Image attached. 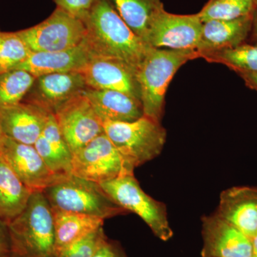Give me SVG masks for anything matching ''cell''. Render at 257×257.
<instances>
[{
  "label": "cell",
  "instance_id": "6da1fadb",
  "mask_svg": "<svg viewBox=\"0 0 257 257\" xmlns=\"http://www.w3.org/2000/svg\"><path fill=\"white\" fill-rule=\"evenodd\" d=\"M92 57L121 61L138 71L151 47L137 36L107 0H95L82 20Z\"/></svg>",
  "mask_w": 257,
  "mask_h": 257
},
{
  "label": "cell",
  "instance_id": "7a4b0ae2",
  "mask_svg": "<svg viewBox=\"0 0 257 257\" xmlns=\"http://www.w3.org/2000/svg\"><path fill=\"white\" fill-rule=\"evenodd\" d=\"M8 225L10 257H57L53 213L43 192H32L23 212Z\"/></svg>",
  "mask_w": 257,
  "mask_h": 257
},
{
  "label": "cell",
  "instance_id": "3957f363",
  "mask_svg": "<svg viewBox=\"0 0 257 257\" xmlns=\"http://www.w3.org/2000/svg\"><path fill=\"white\" fill-rule=\"evenodd\" d=\"M197 57L194 50L150 49L137 71L144 116L160 122L169 84L183 64Z\"/></svg>",
  "mask_w": 257,
  "mask_h": 257
},
{
  "label": "cell",
  "instance_id": "277c9868",
  "mask_svg": "<svg viewBox=\"0 0 257 257\" xmlns=\"http://www.w3.org/2000/svg\"><path fill=\"white\" fill-rule=\"evenodd\" d=\"M51 207L102 219L124 215L128 211L118 205L100 184L68 175L42 191Z\"/></svg>",
  "mask_w": 257,
  "mask_h": 257
},
{
  "label": "cell",
  "instance_id": "5b68a950",
  "mask_svg": "<svg viewBox=\"0 0 257 257\" xmlns=\"http://www.w3.org/2000/svg\"><path fill=\"white\" fill-rule=\"evenodd\" d=\"M104 133L134 168L160 155L167 132L159 121L143 116L131 122L104 121Z\"/></svg>",
  "mask_w": 257,
  "mask_h": 257
},
{
  "label": "cell",
  "instance_id": "8992f818",
  "mask_svg": "<svg viewBox=\"0 0 257 257\" xmlns=\"http://www.w3.org/2000/svg\"><path fill=\"white\" fill-rule=\"evenodd\" d=\"M100 185L118 205L140 216L157 238L164 241L172 239L174 233L169 222L167 206L147 194L134 174Z\"/></svg>",
  "mask_w": 257,
  "mask_h": 257
},
{
  "label": "cell",
  "instance_id": "52a82bcc",
  "mask_svg": "<svg viewBox=\"0 0 257 257\" xmlns=\"http://www.w3.org/2000/svg\"><path fill=\"white\" fill-rule=\"evenodd\" d=\"M134 170L105 133L74 152L72 157V175L99 184L133 175Z\"/></svg>",
  "mask_w": 257,
  "mask_h": 257
},
{
  "label": "cell",
  "instance_id": "ba28073f",
  "mask_svg": "<svg viewBox=\"0 0 257 257\" xmlns=\"http://www.w3.org/2000/svg\"><path fill=\"white\" fill-rule=\"evenodd\" d=\"M17 32L32 52L69 50L82 45L86 37L82 20L57 8L41 23Z\"/></svg>",
  "mask_w": 257,
  "mask_h": 257
},
{
  "label": "cell",
  "instance_id": "9c48e42d",
  "mask_svg": "<svg viewBox=\"0 0 257 257\" xmlns=\"http://www.w3.org/2000/svg\"><path fill=\"white\" fill-rule=\"evenodd\" d=\"M53 114L72 154L104 133L102 120L82 92L59 106Z\"/></svg>",
  "mask_w": 257,
  "mask_h": 257
},
{
  "label": "cell",
  "instance_id": "30bf717a",
  "mask_svg": "<svg viewBox=\"0 0 257 257\" xmlns=\"http://www.w3.org/2000/svg\"><path fill=\"white\" fill-rule=\"evenodd\" d=\"M203 23L199 15H175L160 11L149 32L147 44L157 49L197 51Z\"/></svg>",
  "mask_w": 257,
  "mask_h": 257
},
{
  "label": "cell",
  "instance_id": "8fae6325",
  "mask_svg": "<svg viewBox=\"0 0 257 257\" xmlns=\"http://www.w3.org/2000/svg\"><path fill=\"white\" fill-rule=\"evenodd\" d=\"M0 159L32 192H42L65 176L53 173L34 145L18 143L6 136Z\"/></svg>",
  "mask_w": 257,
  "mask_h": 257
},
{
  "label": "cell",
  "instance_id": "7c38bea8",
  "mask_svg": "<svg viewBox=\"0 0 257 257\" xmlns=\"http://www.w3.org/2000/svg\"><path fill=\"white\" fill-rule=\"evenodd\" d=\"M79 72L88 87L118 91L141 101L137 69L121 61L92 57Z\"/></svg>",
  "mask_w": 257,
  "mask_h": 257
},
{
  "label": "cell",
  "instance_id": "4fadbf2b",
  "mask_svg": "<svg viewBox=\"0 0 257 257\" xmlns=\"http://www.w3.org/2000/svg\"><path fill=\"white\" fill-rule=\"evenodd\" d=\"M202 257H253L251 239L215 214L202 219Z\"/></svg>",
  "mask_w": 257,
  "mask_h": 257
},
{
  "label": "cell",
  "instance_id": "5bb4252c",
  "mask_svg": "<svg viewBox=\"0 0 257 257\" xmlns=\"http://www.w3.org/2000/svg\"><path fill=\"white\" fill-rule=\"evenodd\" d=\"M87 87L80 72H59L36 77L23 101L41 106L50 113Z\"/></svg>",
  "mask_w": 257,
  "mask_h": 257
},
{
  "label": "cell",
  "instance_id": "9a60e30c",
  "mask_svg": "<svg viewBox=\"0 0 257 257\" xmlns=\"http://www.w3.org/2000/svg\"><path fill=\"white\" fill-rule=\"evenodd\" d=\"M214 214L253 239L257 235V187L240 186L225 189Z\"/></svg>",
  "mask_w": 257,
  "mask_h": 257
},
{
  "label": "cell",
  "instance_id": "2e32d148",
  "mask_svg": "<svg viewBox=\"0 0 257 257\" xmlns=\"http://www.w3.org/2000/svg\"><path fill=\"white\" fill-rule=\"evenodd\" d=\"M50 114L41 106L23 101L0 109V126L8 138L34 145L43 132Z\"/></svg>",
  "mask_w": 257,
  "mask_h": 257
},
{
  "label": "cell",
  "instance_id": "e0dca14e",
  "mask_svg": "<svg viewBox=\"0 0 257 257\" xmlns=\"http://www.w3.org/2000/svg\"><path fill=\"white\" fill-rule=\"evenodd\" d=\"M253 14L234 20H213L203 23L197 48L199 57L245 43L251 34Z\"/></svg>",
  "mask_w": 257,
  "mask_h": 257
},
{
  "label": "cell",
  "instance_id": "ac0fdd59",
  "mask_svg": "<svg viewBox=\"0 0 257 257\" xmlns=\"http://www.w3.org/2000/svg\"><path fill=\"white\" fill-rule=\"evenodd\" d=\"M82 92L103 122H131L144 116L142 101L124 93L88 87Z\"/></svg>",
  "mask_w": 257,
  "mask_h": 257
},
{
  "label": "cell",
  "instance_id": "d6986e66",
  "mask_svg": "<svg viewBox=\"0 0 257 257\" xmlns=\"http://www.w3.org/2000/svg\"><path fill=\"white\" fill-rule=\"evenodd\" d=\"M92 58L84 42L69 50L50 52H32L15 69H23L37 77L47 74L79 72Z\"/></svg>",
  "mask_w": 257,
  "mask_h": 257
},
{
  "label": "cell",
  "instance_id": "ffe728a7",
  "mask_svg": "<svg viewBox=\"0 0 257 257\" xmlns=\"http://www.w3.org/2000/svg\"><path fill=\"white\" fill-rule=\"evenodd\" d=\"M34 147L53 173L72 175L73 154L61 133L53 113L49 115L43 132Z\"/></svg>",
  "mask_w": 257,
  "mask_h": 257
},
{
  "label": "cell",
  "instance_id": "44dd1931",
  "mask_svg": "<svg viewBox=\"0 0 257 257\" xmlns=\"http://www.w3.org/2000/svg\"><path fill=\"white\" fill-rule=\"evenodd\" d=\"M52 213L57 257L69 245L102 227L104 224V219L96 216L54 209H52Z\"/></svg>",
  "mask_w": 257,
  "mask_h": 257
},
{
  "label": "cell",
  "instance_id": "7402d4cb",
  "mask_svg": "<svg viewBox=\"0 0 257 257\" xmlns=\"http://www.w3.org/2000/svg\"><path fill=\"white\" fill-rule=\"evenodd\" d=\"M107 1L132 31L147 44L149 32L154 19L165 9L162 0Z\"/></svg>",
  "mask_w": 257,
  "mask_h": 257
},
{
  "label": "cell",
  "instance_id": "603a6c76",
  "mask_svg": "<svg viewBox=\"0 0 257 257\" xmlns=\"http://www.w3.org/2000/svg\"><path fill=\"white\" fill-rule=\"evenodd\" d=\"M32 192L0 159V219L10 223L20 215Z\"/></svg>",
  "mask_w": 257,
  "mask_h": 257
},
{
  "label": "cell",
  "instance_id": "cb8c5ba5",
  "mask_svg": "<svg viewBox=\"0 0 257 257\" xmlns=\"http://www.w3.org/2000/svg\"><path fill=\"white\" fill-rule=\"evenodd\" d=\"M207 61L227 66L239 74L257 72V42L243 43L234 48L226 49L203 56Z\"/></svg>",
  "mask_w": 257,
  "mask_h": 257
},
{
  "label": "cell",
  "instance_id": "d4e9b609",
  "mask_svg": "<svg viewBox=\"0 0 257 257\" xmlns=\"http://www.w3.org/2000/svg\"><path fill=\"white\" fill-rule=\"evenodd\" d=\"M36 77L23 69L0 73V109L23 101Z\"/></svg>",
  "mask_w": 257,
  "mask_h": 257
},
{
  "label": "cell",
  "instance_id": "484cf974",
  "mask_svg": "<svg viewBox=\"0 0 257 257\" xmlns=\"http://www.w3.org/2000/svg\"><path fill=\"white\" fill-rule=\"evenodd\" d=\"M253 0H209L198 13L202 23L213 20H234L252 15Z\"/></svg>",
  "mask_w": 257,
  "mask_h": 257
},
{
  "label": "cell",
  "instance_id": "4316f807",
  "mask_svg": "<svg viewBox=\"0 0 257 257\" xmlns=\"http://www.w3.org/2000/svg\"><path fill=\"white\" fill-rule=\"evenodd\" d=\"M31 53L18 32L0 30V73L16 69Z\"/></svg>",
  "mask_w": 257,
  "mask_h": 257
},
{
  "label": "cell",
  "instance_id": "83f0119b",
  "mask_svg": "<svg viewBox=\"0 0 257 257\" xmlns=\"http://www.w3.org/2000/svg\"><path fill=\"white\" fill-rule=\"evenodd\" d=\"M106 239L102 226L69 245L57 257H93Z\"/></svg>",
  "mask_w": 257,
  "mask_h": 257
},
{
  "label": "cell",
  "instance_id": "f1b7e54d",
  "mask_svg": "<svg viewBox=\"0 0 257 257\" xmlns=\"http://www.w3.org/2000/svg\"><path fill=\"white\" fill-rule=\"evenodd\" d=\"M95 0H54L57 8L82 20L89 13Z\"/></svg>",
  "mask_w": 257,
  "mask_h": 257
},
{
  "label": "cell",
  "instance_id": "f546056e",
  "mask_svg": "<svg viewBox=\"0 0 257 257\" xmlns=\"http://www.w3.org/2000/svg\"><path fill=\"white\" fill-rule=\"evenodd\" d=\"M93 257H128L118 241L106 239Z\"/></svg>",
  "mask_w": 257,
  "mask_h": 257
},
{
  "label": "cell",
  "instance_id": "4dcf8cb0",
  "mask_svg": "<svg viewBox=\"0 0 257 257\" xmlns=\"http://www.w3.org/2000/svg\"><path fill=\"white\" fill-rule=\"evenodd\" d=\"M11 256V239L9 225L0 219V257Z\"/></svg>",
  "mask_w": 257,
  "mask_h": 257
},
{
  "label": "cell",
  "instance_id": "1f68e13d",
  "mask_svg": "<svg viewBox=\"0 0 257 257\" xmlns=\"http://www.w3.org/2000/svg\"><path fill=\"white\" fill-rule=\"evenodd\" d=\"M241 78L246 82V86L257 91V72L239 74Z\"/></svg>",
  "mask_w": 257,
  "mask_h": 257
},
{
  "label": "cell",
  "instance_id": "d6a6232c",
  "mask_svg": "<svg viewBox=\"0 0 257 257\" xmlns=\"http://www.w3.org/2000/svg\"><path fill=\"white\" fill-rule=\"evenodd\" d=\"M250 35L254 41L257 42V8L253 13L252 27Z\"/></svg>",
  "mask_w": 257,
  "mask_h": 257
},
{
  "label": "cell",
  "instance_id": "836d02e7",
  "mask_svg": "<svg viewBox=\"0 0 257 257\" xmlns=\"http://www.w3.org/2000/svg\"><path fill=\"white\" fill-rule=\"evenodd\" d=\"M251 242H252L253 257H257V235L251 239Z\"/></svg>",
  "mask_w": 257,
  "mask_h": 257
},
{
  "label": "cell",
  "instance_id": "e575fe53",
  "mask_svg": "<svg viewBox=\"0 0 257 257\" xmlns=\"http://www.w3.org/2000/svg\"><path fill=\"white\" fill-rule=\"evenodd\" d=\"M5 138V135H4V133H3L1 126H0V150H1L2 146H3V141H4Z\"/></svg>",
  "mask_w": 257,
  "mask_h": 257
},
{
  "label": "cell",
  "instance_id": "d590c367",
  "mask_svg": "<svg viewBox=\"0 0 257 257\" xmlns=\"http://www.w3.org/2000/svg\"><path fill=\"white\" fill-rule=\"evenodd\" d=\"M254 2L255 6H256V8H257V0H253Z\"/></svg>",
  "mask_w": 257,
  "mask_h": 257
}]
</instances>
